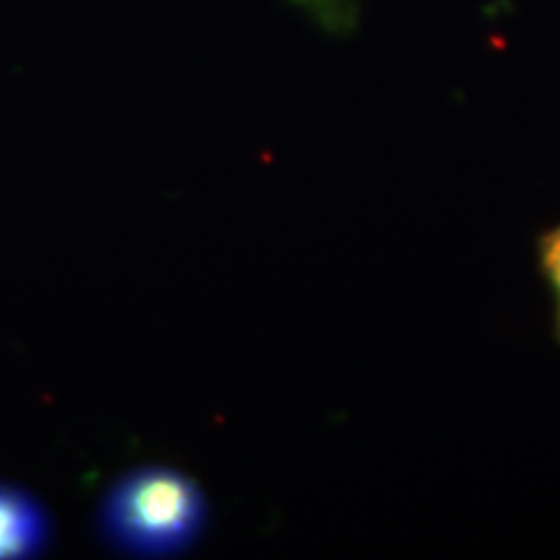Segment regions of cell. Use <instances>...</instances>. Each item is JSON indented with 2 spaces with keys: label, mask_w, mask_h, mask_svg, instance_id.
Listing matches in <instances>:
<instances>
[{
  "label": "cell",
  "mask_w": 560,
  "mask_h": 560,
  "mask_svg": "<svg viewBox=\"0 0 560 560\" xmlns=\"http://www.w3.org/2000/svg\"><path fill=\"white\" fill-rule=\"evenodd\" d=\"M208 499L200 486L171 467H140L110 486L98 509L102 536L120 552L162 559L200 540Z\"/></svg>",
  "instance_id": "cell-1"
},
{
  "label": "cell",
  "mask_w": 560,
  "mask_h": 560,
  "mask_svg": "<svg viewBox=\"0 0 560 560\" xmlns=\"http://www.w3.org/2000/svg\"><path fill=\"white\" fill-rule=\"evenodd\" d=\"M52 541V521L34 494L0 483V560L32 559Z\"/></svg>",
  "instance_id": "cell-2"
},
{
  "label": "cell",
  "mask_w": 560,
  "mask_h": 560,
  "mask_svg": "<svg viewBox=\"0 0 560 560\" xmlns=\"http://www.w3.org/2000/svg\"><path fill=\"white\" fill-rule=\"evenodd\" d=\"M540 268L557 301V332L560 339V224L540 237Z\"/></svg>",
  "instance_id": "cell-3"
}]
</instances>
